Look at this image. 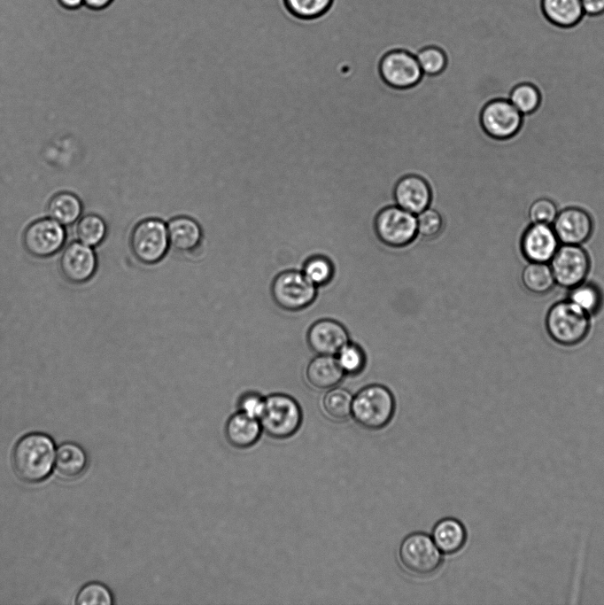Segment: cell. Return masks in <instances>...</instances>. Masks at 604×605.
<instances>
[{
    "mask_svg": "<svg viewBox=\"0 0 604 605\" xmlns=\"http://www.w3.org/2000/svg\"><path fill=\"white\" fill-rule=\"evenodd\" d=\"M59 267L62 275L69 282L84 283L96 271L97 257L89 245L81 242H72L63 250Z\"/></svg>",
    "mask_w": 604,
    "mask_h": 605,
    "instance_id": "15",
    "label": "cell"
},
{
    "mask_svg": "<svg viewBox=\"0 0 604 605\" xmlns=\"http://www.w3.org/2000/svg\"><path fill=\"white\" fill-rule=\"evenodd\" d=\"M558 208L554 200L540 198L534 200L529 207L528 217L530 223L552 225L557 214Z\"/></svg>",
    "mask_w": 604,
    "mask_h": 605,
    "instance_id": "36",
    "label": "cell"
},
{
    "mask_svg": "<svg viewBox=\"0 0 604 605\" xmlns=\"http://www.w3.org/2000/svg\"><path fill=\"white\" fill-rule=\"evenodd\" d=\"M306 341L315 353L334 356L349 342V335L340 322L332 319H321L310 326Z\"/></svg>",
    "mask_w": 604,
    "mask_h": 605,
    "instance_id": "16",
    "label": "cell"
},
{
    "mask_svg": "<svg viewBox=\"0 0 604 605\" xmlns=\"http://www.w3.org/2000/svg\"><path fill=\"white\" fill-rule=\"evenodd\" d=\"M265 406V397L257 392H245L237 399V411L259 420Z\"/></svg>",
    "mask_w": 604,
    "mask_h": 605,
    "instance_id": "37",
    "label": "cell"
},
{
    "mask_svg": "<svg viewBox=\"0 0 604 605\" xmlns=\"http://www.w3.org/2000/svg\"><path fill=\"white\" fill-rule=\"evenodd\" d=\"M345 373L337 360L332 355H317L306 366V378L316 389L335 387L343 379Z\"/></svg>",
    "mask_w": 604,
    "mask_h": 605,
    "instance_id": "20",
    "label": "cell"
},
{
    "mask_svg": "<svg viewBox=\"0 0 604 605\" xmlns=\"http://www.w3.org/2000/svg\"><path fill=\"white\" fill-rule=\"evenodd\" d=\"M585 14L596 17L604 14V0H581Z\"/></svg>",
    "mask_w": 604,
    "mask_h": 605,
    "instance_id": "38",
    "label": "cell"
},
{
    "mask_svg": "<svg viewBox=\"0 0 604 605\" xmlns=\"http://www.w3.org/2000/svg\"><path fill=\"white\" fill-rule=\"evenodd\" d=\"M395 412V399L382 384L363 387L352 399V415L361 427L376 430L385 427Z\"/></svg>",
    "mask_w": 604,
    "mask_h": 605,
    "instance_id": "3",
    "label": "cell"
},
{
    "mask_svg": "<svg viewBox=\"0 0 604 605\" xmlns=\"http://www.w3.org/2000/svg\"><path fill=\"white\" fill-rule=\"evenodd\" d=\"M270 293L274 302L280 308L297 312L306 308L314 301L317 287L302 271L289 269L275 276L271 283Z\"/></svg>",
    "mask_w": 604,
    "mask_h": 605,
    "instance_id": "6",
    "label": "cell"
},
{
    "mask_svg": "<svg viewBox=\"0 0 604 605\" xmlns=\"http://www.w3.org/2000/svg\"><path fill=\"white\" fill-rule=\"evenodd\" d=\"M549 265L556 285L569 290L586 281L591 260L582 245L561 244Z\"/></svg>",
    "mask_w": 604,
    "mask_h": 605,
    "instance_id": "9",
    "label": "cell"
},
{
    "mask_svg": "<svg viewBox=\"0 0 604 605\" xmlns=\"http://www.w3.org/2000/svg\"><path fill=\"white\" fill-rule=\"evenodd\" d=\"M66 239V231L53 219H42L31 223L25 230L23 244L35 257L44 258L58 252Z\"/></svg>",
    "mask_w": 604,
    "mask_h": 605,
    "instance_id": "12",
    "label": "cell"
},
{
    "mask_svg": "<svg viewBox=\"0 0 604 605\" xmlns=\"http://www.w3.org/2000/svg\"><path fill=\"white\" fill-rule=\"evenodd\" d=\"M352 399L346 389L332 388L324 395L322 407L330 418L345 420L352 415Z\"/></svg>",
    "mask_w": 604,
    "mask_h": 605,
    "instance_id": "27",
    "label": "cell"
},
{
    "mask_svg": "<svg viewBox=\"0 0 604 605\" xmlns=\"http://www.w3.org/2000/svg\"><path fill=\"white\" fill-rule=\"evenodd\" d=\"M106 226L103 219L96 214H87L78 222L76 235L80 242L94 246L105 238Z\"/></svg>",
    "mask_w": 604,
    "mask_h": 605,
    "instance_id": "30",
    "label": "cell"
},
{
    "mask_svg": "<svg viewBox=\"0 0 604 605\" xmlns=\"http://www.w3.org/2000/svg\"><path fill=\"white\" fill-rule=\"evenodd\" d=\"M263 432L258 419L237 411L227 420L224 435L227 442L237 449H247L254 446Z\"/></svg>",
    "mask_w": 604,
    "mask_h": 605,
    "instance_id": "19",
    "label": "cell"
},
{
    "mask_svg": "<svg viewBox=\"0 0 604 605\" xmlns=\"http://www.w3.org/2000/svg\"><path fill=\"white\" fill-rule=\"evenodd\" d=\"M509 101L523 115L531 114L540 105L541 93L535 85L523 82L512 89Z\"/></svg>",
    "mask_w": 604,
    "mask_h": 605,
    "instance_id": "28",
    "label": "cell"
},
{
    "mask_svg": "<svg viewBox=\"0 0 604 605\" xmlns=\"http://www.w3.org/2000/svg\"><path fill=\"white\" fill-rule=\"evenodd\" d=\"M415 57L422 73L438 74L445 67L447 58L445 51L435 45H429L421 49Z\"/></svg>",
    "mask_w": 604,
    "mask_h": 605,
    "instance_id": "33",
    "label": "cell"
},
{
    "mask_svg": "<svg viewBox=\"0 0 604 605\" xmlns=\"http://www.w3.org/2000/svg\"><path fill=\"white\" fill-rule=\"evenodd\" d=\"M544 17L560 28L576 27L585 15L581 0H540Z\"/></svg>",
    "mask_w": 604,
    "mask_h": 605,
    "instance_id": "21",
    "label": "cell"
},
{
    "mask_svg": "<svg viewBox=\"0 0 604 605\" xmlns=\"http://www.w3.org/2000/svg\"><path fill=\"white\" fill-rule=\"evenodd\" d=\"M523 116L509 99L492 98L482 108L480 122L488 136L503 141L519 132L523 125Z\"/></svg>",
    "mask_w": 604,
    "mask_h": 605,
    "instance_id": "10",
    "label": "cell"
},
{
    "mask_svg": "<svg viewBox=\"0 0 604 605\" xmlns=\"http://www.w3.org/2000/svg\"><path fill=\"white\" fill-rule=\"evenodd\" d=\"M56 449L52 438L41 432H32L21 437L15 444L12 467L17 477L23 482L37 484L45 480L55 464Z\"/></svg>",
    "mask_w": 604,
    "mask_h": 605,
    "instance_id": "1",
    "label": "cell"
},
{
    "mask_svg": "<svg viewBox=\"0 0 604 605\" xmlns=\"http://www.w3.org/2000/svg\"><path fill=\"white\" fill-rule=\"evenodd\" d=\"M262 430L275 439H286L300 428L303 413L298 402L285 393L265 397V406L259 418Z\"/></svg>",
    "mask_w": 604,
    "mask_h": 605,
    "instance_id": "4",
    "label": "cell"
},
{
    "mask_svg": "<svg viewBox=\"0 0 604 605\" xmlns=\"http://www.w3.org/2000/svg\"><path fill=\"white\" fill-rule=\"evenodd\" d=\"M394 197L397 206L417 215L429 207L430 190L422 177L407 175L398 182Z\"/></svg>",
    "mask_w": 604,
    "mask_h": 605,
    "instance_id": "17",
    "label": "cell"
},
{
    "mask_svg": "<svg viewBox=\"0 0 604 605\" xmlns=\"http://www.w3.org/2000/svg\"><path fill=\"white\" fill-rule=\"evenodd\" d=\"M337 362L345 374L357 375L366 365V355L358 345L348 342L338 353Z\"/></svg>",
    "mask_w": 604,
    "mask_h": 605,
    "instance_id": "32",
    "label": "cell"
},
{
    "mask_svg": "<svg viewBox=\"0 0 604 605\" xmlns=\"http://www.w3.org/2000/svg\"><path fill=\"white\" fill-rule=\"evenodd\" d=\"M114 0H84V6L93 11H103L112 5Z\"/></svg>",
    "mask_w": 604,
    "mask_h": 605,
    "instance_id": "39",
    "label": "cell"
},
{
    "mask_svg": "<svg viewBox=\"0 0 604 605\" xmlns=\"http://www.w3.org/2000/svg\"><path fill=\"white\" fill-rule=\"evenodd\" d=\"M591 316L565 299L554 303L546 314L545 327L549 337L561 346L583 342L591 329Z\"/></svg>",
    "mask_w": 604,
    "mask_h": 605,
    "instance_id": "2",
    "label": "cell"
},
{
    "mask_svg": "<svg viewBox=\"0 0 604 605\" xmlns=\"http://www.w3.org/2000/svg\"><path fill=\"white\" fill-rule=\"evenodd\" d=\"M289 10L305 19L320 18L328 13L334 0H285Z\"/></svg>",
    "mask_w": 604,
    "mask_h": 605,
    "instance_id": "31",
    "label": "cell"
},
{
    "mask_svg": "<svg viewBox=\"0 0 604 605\" xmlns=\"http://www.w3.org/2000/svg\"><path fill=\"white\" fill-rule=\"evenodd\" d=\"M568 299L589 314H597L603 305L601 290L593 283L586 282L569 290Z\"/></svg>",
    "mask_w": 604,
    "mask_h": 605,
    "instance_id": "26",
    "label": "cell"
},
{
    "mask_svg": "<svg viewBox=\"0 0 604 605\" xmlns=\"http://www.w3.org/2000/svg\"><path fill=\"white\" fill-rule=\"evenodd\" d=\"M417 237L430 241L439 236L443 228L441 215L435 209L427 207L416 215Z\"/></svg>",
    "mask_w": 604,
    "mask_h": 605,
    "instance_id": "35",
    "label": "cell"
},
{
    "mask_svg": "<svg viewBox=\"0 0 604 605\" xmlns=\"http://www.w3.org/2000/svg\"><path fill=\"white\" fill-rule=\"evenodd\" d=\"M113 598L107 586L98 582H91L79 591L75 603L78 605H111Z\"/></svg>",
    "mask_w": 604,
    "mask_h": 605,
    "instance_id": "34",
    "label": "cell"
},
{
    "mask_svg": "<svg viewBox=\"0 0 604 605\" xmlns=\"http://www.w3.org/2000/svg\"><path fill=\"white\" fill-rule=\"evenodd\" d=\"M399 559L407 571L421 577L433 574L442 562L440 550L424 532H413L402 540Z\"/></svg>",
    "mask_w": 604,
    "mask_h": 605,
    "instance_id": "8",
    "label": "cell"
},
{
    "mask_svg": "<svg viewBox=\"0 0 604 605\" xmlns=\"http://www.w3.org/2000/svg\"><path fill=\"white\" fill-rule=\"evenodd\" d=\"M432 539L443 554H454L460 551L465 545L467 539L466 529L455 518H444L434 526Z\"/></svg>",
    "mask_w": 604,
    "mask_h": 605,
    "instance_id": "23",
    "label": "cell"
},
{
    "mask_svg": "<svg viewBox=\"0 0 604 605\" xmlns=\"http://www.w3.org/2000/svg\"><path fill=\"white\" fill-rule=\"evenodd\" d=\"M170 247L182 253L195 252L202 243L203 229L193 218L178 215L167 223Z\"/></svg>",
    "mask_w": 604,
    "mask_h": 605,
    "instance_id": "18",
    "label": "cell"
},
{
    "mask_svg": "<svg viewBox=\"0 0 604 605\" xmlns=\"http://www.w3.org/2000/svg\"><path fill=\"white\" fill-rule=\"evenodd\" d=\"M552 227L561 244L582 245L592 236L593 221L583 208L569 206L558 212Z\"/></svg>",
    "mask_w": 604,
    "mask_h": 605,
    "instance_id": "14",
    "label": "cell"
},
{
    "mask_svg": "<svg viewBox=\"0 0 604 605\" xmlns=\"http://www.w3.org/2000/svg\"><path fill=\"white\" fill-rule=\"evenodd\" d=\"M54 466L60 477L73 480L85 472L88 456L80 445L66 442L57 449Z\"/></svg>",
    "mask_w": 604,
    "mask_h": 605,
    "instance_id": "22",
    "label": "cell"
},
{
    "mask_svg": "<svg viewBox=\"0 0 604 605\" xmlns=\"http://www.w3.org/2000/svg\"><path fill=\"white\" fill-rule=\"evenodd\" d=\"M380 72L386 83L400 89L416 84L423 74L416 57L401 49L392 50L382 58Z\"/></svg>",
    "mask_w": 604,
    "mask_h": 605,
    "instance_id": "11",
    "label": "cell"
},
{
    "mask_svg": "<svg viewBox=\"0 0 604 605\" xmlns=\"http://www.w3.org/2000/svg\"><path fill=\"white\" fill-rule=\"evenodd\" d=\"M129 246L139 262L145 265L159 263L170 248L166 223L158 218L140 221L132 229Z\"/></svg>",
    "mask_w": 604,
    "mask_h": 605,
    "instance_id": "5",
    "label": "cell"
},
{
    "mask_svg": "<svg viewBox=\"0 0 604 605\" xmlns=\"http://www.w3.org/2000/svg\"><path fill=\"white\" fill-rule=\"evenodd\" d=\"M81 213L80 199L70 192L56 194L49 202V216L60 224L68 225L74 222Z\"/></svg>",
    "mask_w": 604,
    "mask_h": 605,
    "instance_id": "25",
    "label": "cell"
},
{
    "mask_svg": "<svg viewBox=\"0 0 604 605\" xmlns=\"http://www.w3.org/2000/svg\"><path fill=\"white\" fill-rule=\"evenodd\" d=\"M525 290L534 295H545L556 285L549 263L529 262L521 272Z\"/></svg>",
    "mask_w": 604,
    "mask_h": 605,
    "instance_id": "24",
    "label": "cell"
},
{
    "mask_svg": "<svg viewBox=\"0 0 604 605\" xmlns=\"http://www.w3.org/2000/svg\"><path fill=\"white\" fill-rule=\"evenodd\" d=\"M302 272L316 287L323 286L332 280L334 266L327 257L314 255L306 260Z\"/></svg>",
    "mask_w": 604,
    "mask_h": 605,
    "instance_id": "29",
    "label": "cell"
},
{
    "mask_svg": "<svg viewBox=\"0 0 604 605\" xmlns=\"http://www.w3.org/2000/svg\"><path fill=\"white\" fill-rule=\"evenodd\" d=\"M560 241L552 225L530 223L520 239V250L529 262L549 263Z\"/></svg>",
    "mask_w": 604,
    "mask_h": 605,
    "instance_id": "13",
    "label": "cell"
},
{
    "mask_svg": "<svg viewBox=\"0 0 604 605\" xmlns=\"http://www.w3.org/2000/svg\"><path fill=\"white\" fill-rule=\"evenodd\" d=\"M57 2L67 11H76L84 6V0H57Z\"/></svg>",
    "mask_w": 604,
    "mask_h": 605,
    "instance_id": "40",
    "label": "cell"
},
{
    "mask_svg": "<svg viewBox=\"0 0 604 605\" xmlns=\"http://www.w3.org/2000/svg\"><path fill=\"white\" fill-rule=\"evenodd\" d=\"M378 241L390 248H404L417 237V217L399 206L383 209L375 221Z\"/></svg>",
    "mask_w": 604,
    "mask_h": 605,
    "instance_id": "7",
    "label": "cell"
}]
</instances>
